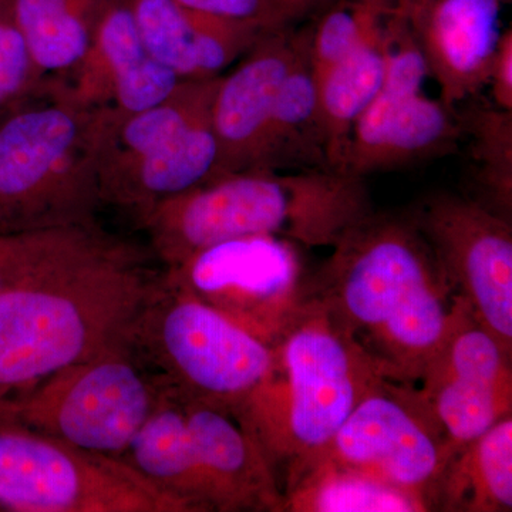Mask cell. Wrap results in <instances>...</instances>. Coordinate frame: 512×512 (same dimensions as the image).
<instances>
[{"label":"cell","mask_w":512,"mask_h":512,"mask_svg":"<svg viewBox=\"0 0 512 512\" xmlns=\"http://www.w3.org/2000/svg\"><path fill=\"white\" fill-rule=\"evenodd\" d=\"M311 37L308 20L265 33L231 72L222 74L212 104L218 147L212 178L259 170L276 97Z\"/></svg>","instance_id":"obj_14"},{"label":"cell","mask_w":512,"mask_h":512,"mask_svg":"<svg viewBox=\"0 0 512 512\" xmlns=\"http://www.w3.org/2000/svg\"><path fill=\"white\" fill-rule=\"evenodd\" d=\"M416 387L454 456L512 416V355L461 299L453 325Z\"/></svg>","instance_id":"obj_13"},{"label":"cell","mask_w":512,"mask_h":512,"mask_svg":"<svg viewBox=\"0 0 512 512\" xmlns=\"http://www.w3.org/2000/svg\"><path fill=\"white\" fill-rule=\"evenodd\" d=\"M9 2V0H0V6L3 5V3Z\"/></svg>","instance_id":"obj_32"},{"label":"cell","mask_w":512,"mask_h":512,"mask_svg":"<svg viewBox=\"0 0 512 512\" xmlns=\"http://www.w3.org/2000/svg\"><path fill=\"white\" fill-rule=\"evenodd\" d=\"M0 511L191 512L120 458L0 420Z\"/></svg>","instance_id":"obj_9"},{"label":"cell","mask_w":512,"mask_h":512,"mask_svg":"<svg viewBox=\"0 0 512 512\" xmlns=\"http://www.w3.org/2000/svg\"><path fill=\"white\" fill-rule=\"evenodd\" d=\"M150 55L178 79L221 76L268 32L205 15L178 0H127Z\"/></svg>","instance_id":"obj_18"},{"label":"cell","mask_w":512,"mask_h":512,"mask_svg":"<svg viewBox=\"0 0 512 512\" xmlns=\"http://www.w3.org/2000/svg\"><path fill=\"white\" fill-rule=\"evenodd\" d=\"M167 389L127 339L3 404L0 420L120 458Z\"/></svg>","instance_id":"obj_8"},{"label":"cell","mask_w":512,"mask_h":512,"mask_svg":"<svg viewBox=\"0 0 512 512\" xmlns=\"http://www.w3.org/2000/svg\"><path fill=\"white\" fill-rule=\"evenodd\" d=\"M205 15L251 26L262 32L291 28L306 22L328 0H178Z\"/></svg>","instance_id":"obj_29"},{"label":"cell","mask_w":512,"mask_h":512,"mask_svg":"<svg viewBox=\"0 0 512 512\" xmlns=\"http://www.w3.org/2000/svg\"><path fill=\"white\" fill-rule=\"evenodd\" d=\"M144 363L184 399L234 416L271 372V346L161 278L128 335Z\"/></svg>","instance_id":"obj_7"},{"label":"cell","mask_w":512,"mask_h":512,"mask_svg":"<svg viewBox=\"0 0 512 512\" xmlns=\"http://www.w3.org/2000/svg\"><path fill=\"white\" fill-rule=\"evenodd\" d=\"M47 82L84 109L136 113L167 99L181 80L150 55L127 0H116L83 59Z\"/></svg>","instance_id":"obj_15"},{"label":"cell","mask_w":512,"mask_h":512,"mask_svg":"<svg viewBox=\"0 0 512 512\" xmlns=\"http://www.w3.org/2000/svg\"><path fill=\"white\" fill-rule=\"evenodd\" d=\"M271 348V372L234 417L264 451L285 494L325 456L350 413L384 376L311 298Z\"/></svg>","instance_id":"obj_4"},{"label":"cell","mask_w":512,"mask_h":512,"mask_svg":"<svg viewBox=\"0 0 512 512\" xmlns=\"http://www.w3.org/2000/svg\"><path fill=\"white\" fill-rule=\"evenodd\" d=\"M386 23L375 35L316 77L320 131L332 170L342 171L353 126L382 87L386 70Z\"/></svg>","instance_id":"obj_23"},{"label":"cell","mask_w":512,"mask_h":512,"mask_svg":"<svg viewBox=\"0 0 512 512\" xmlns=\"http://www.w3.org/2000/svg\"><path fill=\"white\" fill-rule=\"evenodd\" d=\"M373 205L365 178L338 170L244 171L211 178L141 218L165 269L204 249L247 237L332 248Z\"/></svg>","instance_id":"obj_3"},{"label":"cell","mask_w":512,"mask_h":512,"mask_svg":"<svg viewBox=\"0 0 512 512\" xmlns=\"http://www.w3.org/2000/svg\"><path fill=\"white\" fill-rule=\"evenodd\" d=\"M457 114L463 137L470 138L477 194L473 200L511 221L512 111L473 104Z\"/></svg>","instance_id":"obj_26"},{"label":"cell","mask_w":512,"mask_h":512,"mask_svg":"<svg viewBox=\"0 0 512 512\" xmlns=\"http://www.w3.org/2000/svg\"><path fill=\"white\" fill-rule=\"evenodd\" d=\"M33 93L0 119V232L96 225L94 110L47 80Z\"/></svg>","instance_id":"obj_5"},{"label":"cell","mask_w":512,"mask_h":512,"mask_svg":"<svg viewBox=\"0 0 512 512\" xmlns=\"http://www.w3.org/2000/svg\"><path fill=\"white\" fill-rule=\"evenodd\" d=\"M451 457L416 384L384 377L350 413L320 460L397 488L434 511Z\"/></svg>","instance_id":"obj_10"},{"label":"cell","mask_w":512,"mask_h":512,"mask_svg":"<svg viewBox=\"0 0 512 512\" xmlns=\"http://www.w3.org/2000/svg\"><path fill=\"white\" fill-rule=\"evenodd\" d=\"M332 170L318 113L311 43L289 70L276 97L258 171Z\"/></svg>","instance_id":"obj_24"},{"label":"cell","mask_w":512,"mask_h":512,"mask_svg":"<svg viewBox=\"0 0 512 512\" xmlns=\"http://www.w3.org/2000/svg\"><path fill=\"white\" fill-rule=\"evenodd\" d=\"M512 510V416L448 461L434 511L510 512Z\"/></svg>","instance_id":"obj_22"},{"label":"cell","mask_w":512,"mask_h":512,"mask_svg":"<svg viewBox=\"0 0 512 512\" xmlns=\"http://www.w3.org/2000/svg\"><path fill=\"white\" fill-rule=\"evenodd\" d=\"M39 84L9 0L0 6V110L26 99Z\"/></svg>","instance_id":"obj_30"},{"label":"cell","mask_w":512,"mask_h":512,"mask_svg":"<svg viewBox=\"0 0 512 512\" xmlns=\"http://www.w3.org/2000/svg\"><path fill=\"white\" fill-rule=\"evenodd\" d=\"M399 2L328 0L311 19V62L315 77L382 29Z\"/></svg>","instance_id":"obj_27"},{"label":"cell","mask_w":512,"mask_h":512,"mask_svg":"<svg viewBox=\"0 0 512 512\" xmlns=\"http://www.w3.org/2000/svg\"><path fill=\"white\" fill-rule=\"evenodd\" d=\"M121 461L191 512L215 511V498L192 444L183 399L168 386Z\"/></svg>","instance_id":"obj_20"},{"label":"cell","mask_w":512,"mask_h":512,"mask_svg":"<svg viewBox=\"0 0 512 512\" xmlns=\"http://www.w3.org/2000/svg\"><path fill=\"white\" fill-rule=\"evenodd\" d=\"M491 99L498 109L512 111V29L504 30L498 39L490 77Z\"/></svg>","instance_id":"obj_31"},{"label":"cell","mask_w":512,"mask_h":512,"mask_svg":"<svg viewBox=\"0 0 512 512\" xmlns=\"http://www.w3.org/2000/svg\"><path fill=\"white\" fill-rule=\"evenodd\" d=\"M463 138L457 109L423 92L379 90L350 133L343 173L365 178L379 171L451 153Z\"/></svg>","instance_id":"obj_17"},{"label":"cell","mask_w":512,"mask_h":512,"mask_svg":"<svg viewBox=\"0 0 512 512\" xmlns=\"http://www.w3.org/2000/svg\"><path fill=\"white\" fill-rule=\"evenodd\" d=\"M221 76L183 80L167 99L136 113L94 110L101 204L140 222L160 202L212 178L218 157L212 104Z\"/></svg>","instance_id":"obj_6"},{"label":"cell","mask_w":512,"mask_h":512,"mask_svg":"<svg viewBox=\"0 0 512 512\" xmlns=\"http://www.w3.org/2000/svg\"><path fill=\"white\" fill-rule=\"evenodd\" d=\"M101 232L96 225L0 232V293L90 244Z\"/></svg>","instance_id":"obj_28"},{"label":"cell","mask_w":512,"mask_h":512,"mask_svg":"<svg viewBox=\"0 0 512 512\" xmlns=\"http://www.w3.org/2000/svg\"><path fill=\"white\" fill-rule=\"evenodd\" d=\"M161 278L140 249L103 231L0 293V407L127 340Z\"/></svg>","instance_id":"obj_2"},{"label":"cell","mask_w":512,"mask_h":512,"mask_svg":"<svg viewBox=\"0 0 512 512\" xmlns=\"http://www.w3.org/2000/svg\"><path fill=\"white\" fill-rule=\"evenodd\" d=\"M473 318L512 355V225L470 197L439 192L410 211Z\"/></svg>","instance_id":"obj_12"},{"label":"cell","mask_w":512,"mask_h":512,"mask_svg":"<svg viewBox=\"0 0 512 512\" xmlns=\"http://www.w3.org/2000/svg\"><path fill=\"white\" fill-rule=\"evenodd\" d=\"M306 298L319 302L384 377L417 384L461 298L410 211H373L349 229Z\"/></svg>","instance_id":"obj_1"},{"label":"cell","mask_w":512,"mask_h":512,"mask_svg":"<svg viewBox=\"0 0 512 512\" xmlns=\"http://www.w3.org/2000/svg\"><path fill=\"white\" fill-rule=\"evenodd\" d=\"M284 511L426 512L412 495L320 460L285 491Z\"/></svg>","instance_id":"obj_25"},{"label":"cell","mask_w":512,"mask_h":512,"mask_svg":"<svg viewBox=\"0 0 512 512\" xmlns=\"http://www.w3.org/2000/svg\"><path fill=\"white\" fill-rule=\"evenodd\" d=\"M116 0H12V16L25 40L37 79H60L92 46Z\"/></svg>","instance_id":"obj_21"},{"label":"cell","mask_w":512,"mask_h":512,"mask_svg":"<svg viewBox=\"0 0 512 512\" xmlns=\"http://www.w3.org/2000/svg\"><path fill=\"white\" fill-rule=\"evenodd\" d=\"M183 399L185 419L215 511L284 512V493L274 468L251 434L231 413Z\"/></svg>","instance_id":"obj_19"},{"label":"cell","mask_w":512,"mask_h":512,"mask_svg":"<svg viewBox=\"0 0 512 512\" xmlns=\"http://www.w3.org/2000/svg\"><path fill=\"white\" fill-rule=\"evenodd\" d=\"M298 247L266 235L232 239L164 269V278L272 346L306 299Z\"/></svg>","instance_id":"obj_11"},{"label":"cell","mask_w":512,"mask_h":512,"mask_svg":"<svg viewBox=\"0 0 512 512\" xmlns=\"http://www.w3.org/2000/svg\"><path fill=\"white\" fill-rule=\"evenodd\" d=\"M429 76L446 106L457 109L487 86L498 20L511 0H402Z\"/></svg>","instance_id":"obj_16"}]
</instances>
